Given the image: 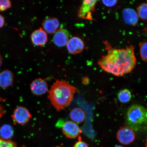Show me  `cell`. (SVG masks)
<instances>
[{"label": "cell", "instance_id": "6da1fadb", "mask_svg": "<svg viewBox=\"0 0 147 147\" xmlns=\"http://www.w3.org/2000/svg\"><path fill=\"white\" fill-rule=\"evenodd\" d=\"M103 43L107 54L102 56L98 60V63L101 68L117 76L131 72L137 63L135 47L131 45L125 49H117L112 47L107 41Z\"/></svg>", "mask_w": 147, "mask_h": 147}, {"label": "cell", "instance_id": "7a4b0ae2", "mask_svg": "<svg viewBox=\"0 0 147 147\" xmlns=\"http://www.w3.org/2000/svg\"><path fill=\"white\" fill-rule=\"evenodd\" d=\"M78 92L76 88L66 81L57 80L48 91V98L58 111H61L71 104L75 93Z\"/></svg>", "mask_w": 147, "mask_h": 147}, {"label": "cell", "instance_id": "3957f363", "mask_svg": "<svg viewBox=\"0 0 147 147\" xmlns=\"http://www.w3.org/2000/svg\"><path fill=\"white\" fill-rule=\"evenodd\" d=\"M128 127L138 131L147 127V109L142 106L134 104L129 108L126 115Z\"/></svg>", "mask_w": 147, "mask_h": 147}, {"label": "cell", "instance_id": "277c9868", "mask_svg": "<svg viewBox=\"0 0 147 147\" xmlns=\"http://www.w3.org/2000/svg\"><path fill=\"white\" fill-rule=\"evenodd\" d=\"M117 140L121 144L127 145L133 143L135 139V132L128 126L122 127L119 129L117 134Z\"/></svg>", "mask_w": 147, "mask_h": 147}, {"label": "cell", "instance_id": "5b68a950", "mask_svg": "<svg viewBox=\"0 0 147 147\" xmlns=\"http://www.w3.org/2000/svg\"><path fill=\"white\" fill-rule=\"evenodd\" d=\"M12 118L14 123L24 125L28 122L32 117L29 110L24 107L20 106L14 110Z\"/></svg>", "mask_w": 147, "mask_h": 147}, {"label": "cell", "instance_id": "8992f818", "mask_svg": "<svg viewBox=\"0 0 147 147\" xmlns=\"http://www.w3.org/2000/svg\"><path fill=\"white\" fill-rule=\"evenodd\" d=\"M97 1H84L79 9L78 16L83 19L92 20V13L94 11Z\"/></svg>", "mask_w": 147, "mask_h": 147}, {"label": "cell", "instance_id": "52a82bcc", "mask_svg": "<svg viewBox=\"0 0 147 147\" xmlns=\"http://www.w3.org/2000/svg\"><path fill=\"white\" fill-rule=\"evenodd\" d=\"M62 130L64 135L70 139L75 138L82 132L78 124L72 121H68L64 123Z\"/></svg>", "mask_w": 147, "mask_h": 147}, {"label": "cell", "instance_id": "ba28073f", "mask_svg": "<svg viewBox=\"0 0 147 147\" xmlns=\"http://www.w3.org/2000/svg\"><path fill=\"white\" fill-rule=\"evenodd\" d=\"M30 87L31 92L36 96H41L49 91L47 82L42 78H36L33 80Z\"/></svg>", "mask_w": 147, "mask_h": 147}, {"label": "cell", "instance_id": "9c48e42d", "mask_svg": "<svg viewBox=\"0 0 147 147\" xmlns=\"http://www.w3.org/2000/svg\"><path fill=\"white\" fill-rule=\"evenodd\" d=\"M68 51L72 54L82 53L84 49V43L80 38L74 36L69 40L67 45Z\"/></svg>", "mask_w": 147, "mask_h": 147}, {"label": "cell", "instance_id": "30bf717a", "mask_svg": "<svg viewBox=\"0 0 147 147\" xmlns=\"http://www.w3.org/2000/svg\"><path fill=\"white\" fill-rule=\"evenodd\" d=\"M69 33L67 29L61 28L55 32L53 41L58 47H63L67 45L69 40Z\"/></svg>", "mask_w": 147, "mask_h": 147}, {"label": "cell", "instance_id": "8fae6325", "mask_svg": "<svg viewBox=\"0 0 147 147\" xmlns=\"http://www.w3.org/2000/svg\"><path fill=\"white\" fill-rule=\"evenodd\" d=\"M31 38L32 43L37 46L45 45L48 39L47 32L42 28L34 31L31 35Z\"/></svg>", "mask_w": 147, "mask_h": 147}, {"label": "cell", "instance_id": "7c38bea8", "mask_svg": "<svg viewBox=\"0 0 147 147\" xmlns=\"http://www.w3.org/2000/svg\"><path fill=\"white\" fill-rule=\"evenodd\" d=\"M122 15L125 23L127 24L133 26L137 25L139 17L137 12L134 9L130 8L124 9Z\"/></svg>", "mask_w": 147, "mask_h": 147}, {"label": "cell", "instance_id": "4fadbf2b", "mask_svg": "<svg viewBox=\"0 0 147 147\" xmlns=\"http://www.w3.org/2000/svg\"><path fill=\"white\" fill-rule=\"evenodd\" d=\"M42 26L46 32L53 34L56 32L59 26V22L57 18L50 17L44 20Z\"/></svg>", "mask_w": 147, "mask_h": 147}, {"label": "cell", "instance_id": "5bb4252c", "mask_svg": "<svg viewBox=\"0 0 147 147\" xmlns=\"http://www.w3.org/2000/svg\"><path fill=\"white\" fill-rule=\"evenodd\" d=\"M14 75L11 71L5 69L0 72V87L6 89L13 84Z\"/></svg>", "mask_w": 147, "mask_h": 147}, {"label": "cell", "instance_id": "9a60e30c", "mask_svg": "<svg viewBox=\"0 0 147 147\" xmlns=\"http://www.w3.org/2000/svg\"><path fill=\"white\" fill-rule=\"evenodd\" d=\"M70 118L73 122L77 124L82 123L86 119V114L84 111L80 108H74L69 113Z\"/></svg>", "mask_w": 147, "mask_h": 147}, {"label": "cell", "instance_id": "2e32d148", "mask_svg": "<svg viewBox=\"0 0 147 147\" xmlns=\"http://www.w3.org/2000/svg\"><path fill=\"white\" fill-rule=\"evenodd\" d=\"M14 134V130L12 127L10 125L6 124L3 125L0 128V136L3 139H10Z\"/></svg>", "mask_w": 147, "mask_h": 147}, {"label": "cell", "instance_id": "e0dca14e", "mask_svg": "<svg viewBox=\"0 0 147 147\" xmlns=\"http://www.w3.org/2000/svg\"><path fill=\"white\" fill-rule=\"evenodd\" d=\"M119 100L123 103L129 102L131 98V92L127 89H124L119 91L118 95Z\"/></svg>", "mask_w": 147, "mask_h": 147}, {"label": "cell", "instance_id": "ac0fdd59", "mask_svg": "<svg viewBox=\"0 0 147 147\" xmlns=\"http://www.w3.org/2000/svg\"><path fill=\"white\" fill-rule=\"evenodd\" d=\"M137 13L138 17L141 19L147 20V3H143L138 7Z\"/></svg>", "mask_w": 147, "mask_h": 147}, {"label": "cell", "instance_id": "d6986e66", "mask_svg": "<svg viewBox=\"0 0 147 147\" xmlns=\"http://www.w3.org/2000/svg\"><path fill=\"white\" fill-rule=\"evenodd\" d=\"M140 54L142 59L147 62V42H141L139 43Z\"/></svg>", "mask_w": 147, "mask_h": 147}, {"label": "cell", "instance_id": "ffe728a7", "mask_svg": "<svg viewBox=\"0 0 147 147\" xmlns=\"http://www.w3.org/2000/svg\"><path fill=\"white\" fill-rule=\"evenodd\" d=\"M0 147H17L15 142L0 138Z\"/></svg>", "mask_w": 147, "mask_h": 147}, {"label": "cell", "instance_id": "44dd1931", "mask_svg": "<svg viewBox=\"0 0 147 147\" xmlns=\"http://www.w3.org/2000/svg\"><path fill=\"white\" fill-rule=\"evenodd\" d=\"M11 3L9 0H0V11H4L10 8Z\"/></svg>", "mask_w": 147, "mask_h": 147}, {"label": "cell", "instance_id": "7402d4cb", "mask_svg": "<svg viewBox=\"0 0 147 147\" xmlns=\"http://www.w3.org/2000/svg\"><path fill=\"white\" fill-rule=\"evenodd\" d=\"M74 147H89L86 142L81 140L80 137H79V140L75 143Z\"/></svg>", "mask_w": 147, "mask_h": 147}, {"label": "cell", "instance_id": "603a6c76", "mask_svg": "<svg viewBox=\"0 0 147 147\" xmlns=\"http://www.w3.org/2000/svg\"><path fill=\"white\" fill-rule=\"evenodd\" d=\"M102 3L106 6L111 7L114 6L116 4L117 1H103Z\"/></svg>", "mask_w": 147, "mask_h": 147}, {"label": "cell", "instance_id": "cb8c5ba5", "mask_svg": "<svg viewBox=\"0 0 147 147\" xmlns=\"http://www.w3.org/2000/svg\"><path fill=\"white\" fill-rule=\"evenodd\" d=\"M4 100V99L0 97V102H3ZM5 113V111L3 109L2 107L0 106V118L3 116V115Z\"/></svg>", "mask_w": 147, "mask_h": 147}, {"label": "cell", "instance_id": "d4e9b609", "mask_svg": "<svg viewBox=\"0 0 147 147\" xmlns=\"http://www.w3.org/2000/svg\"><path fill=\"white\" fill-rule=\"evenodd\" d=\"M5 19L4 17L1 15L0 14V28H1L5 25Z\"/></svg>", "mask_w": 147, "mask_h": 147}, {"label": "cell", "instance_id": "484cf974", "mask_svg": "<svg viewBox=\"0 0 147 147\" xmlns=\"http://www.w3.org/2000/svg\"><path fill=\"white\" fill-rule=\"evenodd\" d=\"M82 82L84 84H87L89 82V80L87 78L85 77L82 80Z\"/></svg>", "mask_w": 147, "mask_h": 147}, {"label": "cell", "instance_id": "4316f807", "mask_svg": "<svg viewBox=\"0 0 147 147\" xmlns=\"http://www.w3.org/2000/svg\"><path fill=\"white\" fill-rule=\"evenodd\" d=\"M3 62V58L2 57L1 55L0 54V67L2 63Z\"/></svg>", "mask_w": 147, "mask_h": 147}, {"label": "cell", "instance_id": "83f0119b", "mask_svg": "<svg viewBox=\"0 0 147 147\" xmlns=\"http://www.w3.org/2000/svg\"><path fill=\"white\" fill-rule=\"evenodd\" d=\"M115 147H124L121 146H115Z\"/></svg>", "mask_w": 147, "mask_h": 147}, {"label": "cell", "instance_id": "f1b7e54d", "mask_svg": "<svg viewBox=\"0 0 147 147\" xmlns=\"http://www.w3.org/2000/svg\"><path fill=\"white\" fill-rule=\"evenodd\" d=\"M145 147H147V140L146 143V145H145Z\"/></svg>", "mask_w": 147, "mask_h": 147}, {"label": "cell", "instance_id": "f546056e", "mask_svg": "<svg viewBox=\"0 0 147 147\" xmlns=\"http://www.w3.org/2000/svg\"><path fill=\"white\" fill-rule=\"evenodd\" d=\"M62 147L57 146V147Z\"/></svg>", "mask_w": 147, "mask_h": 147}, {"label": "cell", "instance_id": "4dcf8cb0", "mask_svg": "<svg viewBox=\"0 0 147 147\" xmlns=\"http://www.w3.org/2000/svg\"></svg>", "mask_w": 147, "mask_h": 147}]
</instances>
